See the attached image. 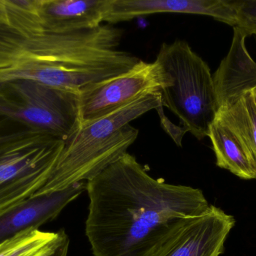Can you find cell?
Segmentation results:
<instances>
[{
	"label": "cell",
	"instance_id": "18",
	"mask_svg": "<svg viewBox=\"0 0 256 256\" xmlns=\"http://www.w3.org/2000/svg\"><path fill=\"white\" fill-rule=\"evenodd\" d=\"M69 247L68 236L64 230H61V234L55 244L42 256H68Z\"/></svg>",
	"mask_w": 256,
	"mask_h": 256
},
{
	"label": "cell",
	"instance_id": "14",
	"mask_svg": "<svg viewBox=\"0 0 256 256\" xmlns=\"http://www.w3.org/2000/svg\"><path fill=\"white\" fill-rule=\"evenodd\" d=\"M216 118L238 135L256 163V104L252 92L234 105L218 110Z\"/></svg>",
	"mask_w": 256,
	"mask_h": 256
},
{
	"label": "cell",
	"instance_id": "8",
	"mask_svg": "<svg viewBox=\"0 0 256 256\" xmlns=\"http://www.w3.org/2000/svg\"><path fill=\"white\" fill-rule=\"evenodd\" d=\"M234 224L232 216L210 205L204 214L180 219L148 256H220Z\"/></svg>",
	"mask_w": 256,
	"mask_h": 256
},
{
	"label": "cell",
	"instance_id": "5",
	"mask_svg": "<svg viewBox=\"0 0 256 256\" xmlns=\"http://www.w3.org/2000/svg\"><path fill=\"white\" fill-rule=\"evenodd\" d=\"M0 114L66 141L80 124L79 93L30 80L0 84Z\"/></svg>",
	"mask_w": 256,
	"mask_h": 256
},
{
	"label": "cell",
	"instance_id": "3",
	"mask_svg": "<svg viewBox=\"0 0 256 256\" xmlns=\"http://www.w3.org/2000/svg\"><path fill=\"white\" fill-rule=\"evenodd\" d=\"M162 107L161 93H152L108 115L80 123L64 141L50 177L36 194L62 190L74 183L92 179L128 153L136 140L138 130L131 126V122Z\"/></svg>",
	"mask_w": 256,
	"mask_h": 256
},
{
	"label": "cell",
	"instance_id": "17",
	"mask_svg": "<svg viewBox=\"0 0 256 256\" xmlns=\"http://www.w3.org/2000/svg\"><path fill=\"white\" fill-rule=\"evenodd\" d=\"M38 134L45 133L0 114V144L22 139Z\"/></svg>",
	"mask_w": 256,
	"mask_h": 256
},
{
	"label": "cell",
	"instance_id": "11",
	"mask_svg": "<svg viewBox=\"0 0 256 256\" xmlns=\"http://www.w3.org/2000/svg\"><path fill=\"white\" fill-rule=\"evenodd\" d=\"M109 0H32L39 26L51 33L92 30L104 23Z\"/></svg>",
	"mask_w": 256,
	"mask_h": 256
},
{
	"label": "cell",
	"instance_id": "7",
	"mask_svg": "<svg viewBox=\"0 0 256 256\" xmlns=\"http://www.w3.org/2000/svg\"><path fill=\"white\" fill-rule=\"evenodd\" d=\"M171 84V77L159 63L140 60L128 72L80 91V123L108 115L146 95L161 93Z\"/></svg>",
	"mask_w": 256,
	"mask_h": 256
},
{
	"label": "cell",
	"instance_id": "15",
	"mask_svg": "<svg viewBox=\"0 0 256 256\" xmlns=\"http://www.w3.org/2000/svg\"><path fill=\"white\" fill-rule=\"evenodd\" d=\"M57 232L26 230L0 245V256H42L58 240Z\"/></svg>",
	"mask_w": 256,
	"mask_h": 256
},
{
	"label": "cell",
	"instance_id": "4",
	"mask_svg": "<svg viewBox=\"0 0 256 256\" xmlns=\"http://www.w3.org/2000/svg\"><path fill=\"white\" fill-rule=\"evenodd\" d=\"M155 61L172 78L161 92L162 106L178 117L186 132L198 140L208 137L218 109L207 63L182 40L162 43Z\"/></svg>",
	"mask_w": 256,
	"mask_h": 256
},
{
	"label": "cell",
	"instance_id": "9",
	"mask_svg": "<svg viewBox=\"0 0 256 256\" xmlns=\"http://www.w3.org/2000/svg\"><path fill=\"white\" fill-rule=\"evenodd\" d=\"M87 189V181L78 182L62 190L34 194L0 212V245L31 228L52 220Z\"/></svg>",
	"mask_w": 256,
	"mask_h": 256
},
{
	"label": "cell",
	"instance_id": "10",
	"mask_svg": "<svg viewBox=\"0 0 256 256\" xmlns=\"http://www.w3.org/2000/svg\"><path fill=\"white\" fill-rule=\"evenodd\" d=\"M160 13L206 15L233 27L236 25L232 0H109L104 22L114 25Z\"/></svg>",
	"mask_w": 256,
	"mask_h": 256
},
{
	"label": "cell",
	"instance_id": "6",
	"mask_svg": "<svg viewBox=\"0 0 256 256\" xmlns=\"http://www.w3.org/2000/svg\"><path fill=\"white\" fill-rule=\"evenodd\" d=\"M64 144L48 134L0 144V212L34 195L46 183Z\"/></svg>",
	"mask_w": 256,
	"mask_h": 256
},
{
	"label": "cell",
	"instance_id": "19",
	"mask_svg": "<svg viewBox=\"0 0 256 256\" xmlns=\"http://www.w3.org/2000/svg\"><path fill=\"white\" fill-rule=\"evenodd\" d=\"M7 21V12H6V1L0 0V24H6Z\"/></svg>",
	"mask_w": 256,
	"mask_h": 256
},
{
	"label": "cell",
	"instance_id": "1",
	"mask_svg": "<svg viewBox=\"0 0 256 256\" xmlns=\"http://www.w3.org/2000/svg\"><path fill=\"white\" fill-rule=\"evenodd\" d=\"M86 190V234L96 256H148L180 219L210 207L200 189L155 180L128 153L87 181Z\"/></svg>",
	"mask_w": 256,
	"mask_h": 256
},
{
	"label": "cell",
	"instance_id": "16",
	"mask_svg": "<svg viewBox=\"0 0 256 256\" xmlns=\"http://www.w3.org/2000/svg\"><path fill=\"white\" fill-rule=\"evenodd\" d=\"M232 1L236 11V28L246 37L256 36V0Z\"/></svg>",
	"mask_w": 256,
	"mask_h": 256
},
{
	"label": "cell",
	"instance_id": "2",
	"mask_svg": "<svg viewBox=\"0 0 256 256\" xmlns=\"http://www.w3.org/2000/svg\"><path fill=\"white\" fill-rule=\"evenodd\" d=\"M123 31L110 24L73 33H51L30 11L10 4L0 24V84L30 80L79 93L121 75L140 61L120 49Z\"/></svg>",
	"mask_w": 256,
	"mask_h": 256
},
{
	"label": "cell",
	"instance_id": "20",
	"mask_svg": "<svg viewBox=\"0 0 256 256\" xmlns=\"http://www.w3.org/2000/svg\"><path fill=\"white\" fill-rule=\"evenodd\" d=\"M252 94H254V99H255L256 104V90H254V91H252Z\"/></svg>",
	"mask_w": 256,
	"mask_h": 256
},
{
	"label": "cell",
	"instance_id": "12",
	"mask_svg": "<svg viewBox=\"0 0 256 256\" xmlns=\"http://www.w3.org/2000/svg\"><path fill=\"white\" fill-rule=\"evenodd\" d=\"M246 38L234 27L230 51L212 75L218 110L234 105L256 90V63L246 50Z\"/></svg>",
	"mask_w": 256,
	"mask_h": 256
},
{
	"label": "cell",
	"instance_id": "13",
	"mask_svg": "<svg viewBox=\"0 0 256 256\" xmlns=\"http://www.w3.org/2000/svg\"><path fill=\"white\" fill-rule=\"evenodd\" d=\"M216 165L244 180L256 179V163L240 138L222 121L215 118L208 135Z\"/></svg>",
	"mask_w": 256,
	"mask_h": 256
}]
</instances>
